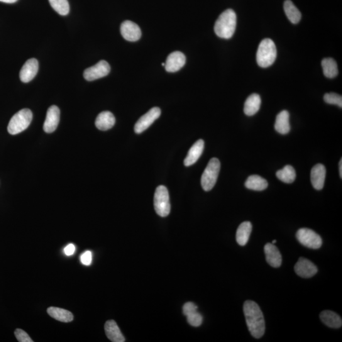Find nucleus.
Instances as JSON below:
<instances>
[{"mask_svg": "<svg viewBox=\"0 0 342 342\" xmlns=\"http://www.w3.org/2000/svg\"><path fill=\"white\" fill-rule=\"evenodd\" d=\"M60 109L56 106H51L48 109L43 124V129L46 133H53L57 128L60 121Z\"/></svg>", "mask_w": 342, "mask_h": 342, "instance_id": "12", "label": "nucleus"}, {"mask_svg": "<svg viewBox=\"0 0 342 342\" xmlns=\"http://www.w3.org/2000/svg\"><path fill=\"white\" fill-rule=\"evenodd\" d=\"M322 70L325 76L333 79L338 74V65L336 61L331 58H324L321 62Z\"/></svg>", "mask_w": 342, "mask_h": 342, "instance_id": "27", "label": "nucleus"}, {"mask_svg": "<svg viewBox=\"0 0 342 342\" xmlns=\"http://www.w3.org/2000/svg\"><path fill=\"white\" fill-rule=\"evenodd\" d=\"M49 315L53 319L63 322H71L74 319L72 312L61 308L51 307L47 309Z\"/></svg>", "mask_w": 342, "mask_h": 342, "instance_id": "24", "label": "nucleus"}, {"mask_svg": "<svg viewBox=\"0 0 342 342\" xmlns=\"http://www.w3.org/2000/svg\"><path fill=\"white\" fill-rule=\"evenodd\" d=\"M80 261L82 265L89 266L92 262V253L90 251H85L80 256Z\"/></svg>", "mask_w": 342, "mask_h": 342, "instance_id": "33", "label": "nucleus"}, {"mask_svg": "<svg viewBox=\"0 0 342 342\" xmlns=\"http://www.w3.org/2000/svg\"><path fill=\"white\" fill-rule=\"evenodd\" d=\"M15 336L19 342H33L29 334L21 329H17L15 331Z\"/></svg>", "mask_w": 342, "mask_h": 342, "instance_id": "32", "label": "nucleus"}, {"mask_svg": "<svg viewBox=\"0 0 342 342\" xmlns=\"http://www.w3.org/2000/svg\"><path fill=\"white\" fill-rule=\"evenodd\" d=\"M50 6L61 16H67L69 13L70 7L68 0H49Z\"/></svg>", "mask_w": 342, "mask_h": 342, "instance_id": "29", "label": "nucleus"}, {"mask_svg": "<svg viewBox=\"0 0 342 342\" xmlns=\"http://www.w3.org/2000/svg\"><path fill=\"white\" fill-rule=\"evenodd\" d=\"M297 240L302 245L312 249L321 247L322 241L321 236L316 232L309 228H301L296 233Z\"/></svg>", "mask_w": 342, "mask_h": 342, "instance_id": "7", "label": "nucleus"}, {"mask_svg": "<svg viewBox=\"0 0 342 342\" xmlns=\"http://www.w3.org/2000/svg\"><path fill=\"white\" fill-rule=\"evenodd\" d=\"M277 57V47L271 39L261 41L256 52V62L261 67L267 68L275 62Z\"/></svg>", "mask_w": 342, "mask_h": 342, "instance_id": "3", "label": "nucleus"}, {"mask_svg": "<svg viewBox=\"0 0 342 342\" xmlns=\"http://www.w3.org/2000/svg\"><path fill=\"white\" fill-rule=\"evenodd\" d=\"M277 177L282 182L286 183H292L294 182L296 178V173L292 166L288 165L282 169L277 171Z\"/></svg>", "mask_w": 342, "mask_h": 342, "instance_id": "28", "label": "nucleus"}, {"mask_svg": "<svg viewBox=\"0 0 342 342\" xmlns=\"http://www.w3.org/2000/svg\"><path fill=\"white\" fill-rule=\"evenodd\" d=\"M325 178H326V168L321 163H318L312 167L311 173V180L312 186L317 190H321L323 188Z\"/></svg>", "mask_w": 342, "mask_h": 342, "instance_id": "16", "label": "nucleus"}, {"mask_svg": "<svg viewBox=\"0 0 342 342\" xmlns=\"http://www.w3.org/2000/svg\"><path fill=\"white\" fill-rule=\"evenodd\" d=\"M236 22L235 12L232 9L226 10L220 15L215 24V33L219 38L230 39L235 32Z\"/></svg>", "mask_w": 342, "mask_h": 342, "instance_id": "2", "label": "nucleus"}, {"mask_svg": "<svg viewBox=\"0 0 342 342\" xmlns=\"http://www.w3.org/2000/svg\"><path fill=\"white\" fill-rule=\"evenodd\" d=\"M277 243V240H273V241H272V243H273V244H275V243Z\"/></svg>", "mask_w": 342, "mask_h": 342, "instance_id": "37", "label": "nucleus"}, {"mask_svg": "<svg viewBox=\"0 0 342 342\" xmlns=\"http://www.w3.org/2000/svg\"><path fill=\"white\" fill-rule=\"evenodd\" d=\"M204 148V141L202 140H199L196 141L194 145L190 148L187 157H186L184 160V164L185 166H191L194 165L197 161L199 160L200 156L202 155L203 151Z\"/></svg>", "mask_w": 342, "mask_h": 342, "instance_id": "17", "label": "nucleus"}, {"mask_svg": "<svg viewBox=\"0 0 342 342\" xmlns=\"http://www.w3.org/2000/svg\"><path fill=\"white\" fill-rule=\"evenodd\" d=\"M33 119V113L31 110L24 109L21 110L12 117L9 122V133L12 135L22 133L28 128Z\"/></svg>", "mask_w": 342, "mask_h": 342, "instance_id": "4", "label": "nucleus"}, {"mask_svg": "<svg viewBox=\"0 0 342 342\" xmlns=\"http://www.w3.org/2000/svg\"><path fill=\"white\" fill-rule=\"evenodd\" d=\"M251 230L252 225L250 222H243L239 226L236 231V239L239 245L245 246L247 243Z\"/></svg>", "mask_w": 342, "mask_h": 342, "instance_id": "20", "label": "nucleus"}, {"mask_svg": "<svg viewBox=\"0 0 342 342\" xmlns=\"http://www.w3.org/2000/svg\"><path fill=\"white\" fill-rule=\"evenodd\" d=\"M121 33L124 39L131 42H135L140 40L141 36L140 27L130 21H126L122 23Z\"/></svg>", "mask_w": 342, "mask_h": 342, "instance_id": "11", "label": "nucleus"}, {"mask_svg": "<svg viewBox=\"0 0 342 342\" xmlns=\"http://www.w3.org/2000/svg\"><path fill=\"white\" fill-rule=\"evenodd\" d=\"M221 168L218 158H212L209 161L201 178V185L205 192H209L214 188Z\"/></svg>", "mask_w": 342, "mask_h": 342, "instance_id": "5", "label": "nucleus"}, {"mask_svg": "<svg viewBox=\"0 0 342 342\" xmlns=\"http://www.w3.org/2000/svg\"><path fill=\"white\" fill-rule=\"evenodd\" d=\"M320 318L325 325L331 328H339L342 320L339 315L331 311H324L320 314Z\"/></svg>", "mask_w": 342, "mask_h": 342, "instance_id": "22", "label": "nucleus"}, {"mask_svg": "<svg viewBox=\"0 0 342 342\" xmlns=\"http://www.w3.org/2000/svg\"><path fill=\"white\" fill-rule=\"evenodd\" d=\"M18 0H0V2H3L6 4H14L16 3Z\"/></svg>", "mask_w": 342, "mask_h": 342, "instance_id": "35", "label": "nucleus"}, {"mask_svg": "<svg viewBox=\"0 0 342 342\" xmlns=\"http://www.w3.org/2000/svg\"><path fill=\"white\" fill-rule=\"evenodd\" d=\"M187 321L191 326L194 327L200 326L203 321L202 315L197 310L190 312L187 315Z\"/></svg>", "mask_w": 342, "mask_h": 342, "instance_id": "30", "label": "nucleus"}, {"mask_svg": "<svg viewBox=\"0 0 342 342\" xmlns=\"http://www.w3.org/2000/svg\"><path fill=\"white\" fill-rule=\"evenodd\" d=\"M295 273L303 278L314 277L317 273V268L311 261L304 258H299L294 267Z\"/></svg>", "mask_w": 342, "mask_h": 342, "instance_id": "10", "label": "nucleus"}, {"mask_svg": "<svg viewBox=\"0 0 342 342\" xmlns=\"http://www.w3.org/2000/svg\"><path fill=\"white\" fill-rule=\"evenodd\" d=\"M283 7L288 20L292 24L299 23L301 19L302 15L294 3L291 0H286Z\"/></svg>", "mask_w": 342, "mask_h": 342, "instance_id": "26", "label": "nucleus"}, {"mask_svg": "<svg viewBox=\"0 0 342 342\" xmlns=\"http://www.w3.org/2000/svg\"><path fill=\"white\" fill-rule=\"evenodd\" d=\"M245 187L248 189L255 191H263L268 188L267 181L258 175H251L248 178L245 183Z\"/></svg>", "mask_w": 342, "mask_h": 342, "instance_id": "25", "label": "nucleus"}, {"mask_svg": "<svg viewBox=\"0 0 342 342\" xmlns=\"http://www.w3.org/2000/svg\"><path fill=\"white\" fill-rule=\"evenodd\" d=\"M290 114L287 111H283L278 114L275 124L276 131L282 134H286L290 131Z\"/></svg>", "mask_w": 342, "mask_h": 342, "instance_id": "21", "label": "nucleus"}, {"mask_svg": "<svg viewBox=\"0 0 342 342\" xmlns=\"http://www.w3.org/2000/svg\"><path fill=\"white\" fill-rule=\"evenodd\" d=\"M162 65L163 66V67H165V63H162Z\"/></svg>", "mask_w": 342, "mask_h": 342, "instance_id": "38", "label": "nucleus"}, {"mask_svg": "<svg viewBox=\"0 0 342 342\" xmlns=\"http://www.w3.org/2000/svg\"><path fill=\"white\" fill-rule=\"evenodd\" d=\"M75 247L74 244L70 243L64 248V253L67 255H72L75 252Z\"/></svg>", "mask_w": 342, "mask_h": 342, "instance_id": "34", "label": "nucleus"}, {"mask_svg": "<svg viewBox=\"0 0 342 342\" xmlns=\"http://www.w3.org/2000/svg\"><path fill=\"white\" fill-rule=\"evenodd\" d=\"M116 123V118L109 111H104L101 112L97 116L95 121V125L98 129L101 131H107L111 129Z\"/></svg>", "mask_w": 342, "mask_h": 342, "instance_id": "18", "label": "nucleus"}, {"mask_svg": "<svg viewBox=\"0 0 342 342\" xmlns=\"http://www.w3.org/2000/svg\"><path fill=\"white\" fill-rule=\"evenodd\" d=\"M105 331L110 340L113 342H124L126 341L123 333L114 320H109L105 324Z\"/></svg>", "mask_w": 342, "mask_h": 342, "instance_id": "19", "label": "nucleus"}, {"mask_svg": "<svg viewBox=\"0 0 342 342\" xmlns=\"http://www.w3.org/2000/svg\"><path fill=\"white\" fill-rule=\"evenodd\" d=\"M246 325L254 338H260L265 333V317L261 308L252 300H246L243 304Z\"/></svg>", "mask_w": 342, "mask_h": 342, "instance_id": "1", "label": "nucleus"}, {"mask_svg": "<svg viewBox=\"0 0 342 342\" xmlns=\"http://www.w3.org/2000/svg\"><path fill=\"white\" fill-rule=\"evenodd\" d=\"M324 100L327 104L336 105L340 108L342 107V97L341 95L334 94V93L326 94L324 95Z\"/></svg>", "mask_w": 342, "mask_h": 342, "instance_id": "31", "label": "nucleus"}, {"mask_svg": "<svg viewBox=\"0 0 342 342\" xmlns=\"http://www.w3.org/2000/svg\"><path fill=\"white\" fill-rule=\"evenodd\" d=\"M186 63V57L180 51H175L168 56L165 63L166 71L175 72L180 70Z\"/></svg>", "mask_w": 342, "mask_h": 342, "instance_id": "13", "label": "nucleus"}, {"mask_svg": "<svg viewBox=\"0 0 342 342\" xmlns=\"http://www.w3.org/2000/svg\"><path fill=\"white\" fill-rule=\"evenodd\" d=\"M261 99L260 95L251 94L247 98L244 106V112L248 116H252L260 111Z\"/></svg>", "mask_w": 342, "mask_h": 342, "instance_id": "23", "label": "nucleus"}, {"mask_svg": "<svg viewBox=\"0 0 342 342\" xmlns=\"http://www.w3.org/2000/svg\"><path fill=\"white\" fill-rule=\"evenodd\" d=\"M154 208L156 213L160 217H167L170 213L169 194L164 186H158L154 195Z\"/></svg>", "mask_w": 342, "mask_h": 342, "instance_id": "6", "label": "nucleus"}, {"mask_svg": "<svg viewBox=\"0 0 342 342\" xmlns=\"http://www.w3.org/2000/svg\"><path fill=\"white\" fill-rule=\"evenodd\" d=\"M266 261L271 266L277 268L282 263V256L279 250L274 244L268 243L265 246Z\"/></svg>", "mask_w": 342, "mask_h": 342, "instance_id": "15", "label": "nucleus"}, {"mask_svg": "<svg viewBox=\"0 0 342 342\" xmlns=\"http://www.w3.org/2000/svg\"><path fill=\"white\" fill-rule=\"evenodd\" d=\"M39 64L36 58H31L24 63L20 72L22 82H29L35 77L38 72Z\"/></svg>", "mask_w": 342, "mask_h": 342, "instance_id": "14", "label": "nucleus"}, {"mask_svg": "<svg viewBox=\"0 0 342 342\" xmlns=\"http://www.w3.org/2000/svg\"><path fill=\"white\" fill-rule=\"evenodd\" d=\"M161 111L158 107H153L147 113L139 119L134 126V132L136 134L143 133L160 116Z\"/></svg>", "mask_w": 342, "mask_h": 342, "instance_id": "9", "label": "nucleus"}, {"mask_svg": "<svg viewBox=\"0 0 342 342\" xmlns=\"http://www.w3.org/2000/svg\"><path fill=\"white\" fill-rule=\"evenodd\" d=\"M339 173L340 178H342V159L341 158L340 161L339 162Z\"/></svg>", "mask_w": 342, "mask_h": 342, "instance_id": "36", "label": "nucleus"}, {"mask_svg": "<svg viewBox=\"0 0 342 342\" xmlns=\"http://www.w3.org/2000/svg\"><path fill=\"white\" fill-rule=\"evenodd\" d=\"M111 71V67L109 63L106 60H101L98 62L96 65L91 67L87 68L84 70L83 76L86 80L89 81L100 79V78L107 76Z\"/></svg>", "mask_w": 342, "mask_h": 342, "instance_id": "8", "label": "nucleus"}]
</instances>
